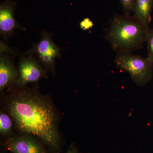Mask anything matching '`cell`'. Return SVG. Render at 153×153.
<instances>
[{
	"label": "cell",
	"mask_w": 153,
	"mask_h": 153,
	"mask_svg": "<svg viewBox=\"0 0 153 153\" xmlns=\"http://www.w3.org/2000/svg\"><path fill=\"white\" fill-rule=\"evenodd\" d=\"M16 4L10 0H6L0 7V32L3 38L12 35L16 29H23L14 16Z\"/></svg>",
	"instance_id": "5"
},
{
	"label": "cell",
	"mask_w": 153,
	"mask_h": 153,
	"mask_svg": "<svg viewBox=\"0 0 153 153\" xmlns=\"http://www.w3.org/2000/svg\"><path fill=\"white\" fill-rule=\"evenodd\" d=\"M122 6L125 14H131L134 12L135 0H119Z\"/></svg>",
	"instance_id": "12"
},
{
	"label": "cell",
	"mask_w": 153,
	"mask_h": 153,
	"mask_svg": "<svg viewBox=\"0 0 153 153\" xmlns=\"http://www.w3.org/2000/svg\"><path fill=\"white\" fill-rule=\"evenodd\" d=\"M66 153H78L77 149L74 145H71Z\"/></svg>",
	"instance_id": "15"
},
{
	"label": "cell",
	"mask_w": 153,
	"mask_h": 153,
	"mask_svg": "<svg viewBox=\"0 0 153 153\" xmlns=\"http://www.w3.org/2000/svg\"><path fill=\"white\" fill-rule=\"evenodd\" d=\"M148 45V57L153 62V29H150L147 39Z\"/></svg>",
	"instance_id": "13"
},
{
	"label": "cell",
	"mask_w": 153,
	"mask_h": 153,
	"mask_svg": "<svg viewBox=\"0 0 153 153\" xmlns=\"http://www.w3.org/2000/svg\"><path fill=\"white\" fill-rule=\"evenodd\" d=\"M114 63L117 68L128 73L139 86H145L152 78L153 62L148 57L134 55L130 52H118Z\"/></svg>",
	"instance_id": "3"
},
{
	"label": "cell",
	"mask_w": 153,
	"mask_h": 153,
	"mask_svg": "<svg viewBox=\"0 0 153 153\" xmlns=\"http://www.w3.org/2000/svg\"><path fill=\"white\" fill-rule=\"evenodd\" d=\"M60 55V49L55 45L47 53L39 56V57L43 65L53 70L54 68L55 58L56 57H59Z\"/></svg>",
	"instance_id": "10"
},
{
	"label": "cell",
	"mask_w": 153,
	"mask_h": 153,
	"mask_svg": "<svg viewBox=\"0 0 153 153\" xmlns=\"http://www.w3.org/2000/svg\"><path fill=\"white\" fill-rule=\"evenodd\" d=\"M41 35L42 37L39 43L33 48L32 51V52L36 53L39 57L47 53L55 45L52 42L49 33L44 31L42 32Z\"/></svg>",
	"instance_id": "9"
},
{
	"label": "cell",
	"mask_w": 153,
	"mask_h": 153,
	"mask_svg": "<svg viewBox=\"0 0 153 153\" xmlns=\"http://www.w3.org/2000/svg\"><path fill=\"white\" fill-rule=\"evenodd\" d=\"M153 9V0H135L133 15L143 25L149 27Z\"/></svg>",
	"instance_id": "8"
},
{
	"label": "cell",
	"mask_w": 153,
	"mask_h": 153,
	"mask_svg": "<svg viewBox=\"0 0 153 153\" xmlns=\"http://www.w3.org/2000/svg\"><path fill=\"white\" fill-rule=\"evenodd\" d=\"M13 123L10 118L6 114L1 112L0 114V132L2 135L8 134L12 130Z\"/></svg>",
	"instance_id": "11"
},
{
	"label": "cell",
	"mask_w": 153,
	"mask_h": 153,
	"mask_svg": "<svg viewBox=\"0 0 153 153\" xmlns=\"http://www.w3.org/2000/svg\"><path fill=\"white\" fill-rule=\"evenodd\" d=\"M18 71L12 61L7 57L1 55L0 58V90L14 83L18 76Z\"/></svg>",
	"instance_id": "7"
},
{
	"label": "cell",
	"mask_w": 153,
	"mask_h": 153,
	"mask_svg": "<svg viewBox=\"0 0 153 153\" xmlns=\"http://www.w3.org/2000/svg\"><path fill=\"white\" fill-rule=\"evenodd\" d=\"M149 27L131 14H114L104 38L117 53L140 50L146 42Z\"/></svg>",
	"instance_id": "2"
},
{
	"label": "cell",
	"mask_w": 153,
	"mask_h": 153,
	"mask_svg": "<svg viewBox=\"0 0 153 153\" xmlns=\"http://www.w3.org/2000/svg\"><path fill=\"white\" fill-rule=\"evenodd\" d=\"M6 146L13 153H47L38 141L30 136L11 138Z\"/></svg>",
	"instance_id": "6"
},
{
	"label": "cell",
	"mask_w": 153,
	"mask_h": 153,
	"mask_svg": "<svg viewBox=\"0 0 153 153\" xmlns=\"http://www.w3.org/2000/svg\"><path fill=\"white\" fill-rule=\"evenodd\" d=\"M7 108L19 130L38 137L53 149L58 148L60 139L56 114L46 99L22 91L9 100Z\"/></svg>",
	"instance_id": "1"
},
{
	"label": "cell",
	"mask_w": 153,
	"mask_h": 153,
	"mask_svg": "<svg viewBox=\"0 0 153 153\" xmlns=\"http://www.w3.org/2000/svg\"><path fill=\"white\" fill-rule=\"evenodd\" d=\"M19 79L14 83L19 86L38 82L45 74L44 70L35 59L31 57L22 58L19 63Z\"/></svg>",
	"instance_id": "4"
},
{
	"label": "cell",
	"mask_w": 153,
	"mask_h": 153,
	"mask_svg": "<svg viewBox=\"0 0 153 153\" xmlns=\"http://www.w3.org/2000/svg\"><path fill=\"white\" fill-rule=\"evenodd\" d=\"M80 27L83 30H90L94 26V23L90 19L85 18L80 22Z\"/></svg>",
	"instance_id": "14"
}]
</instances>
